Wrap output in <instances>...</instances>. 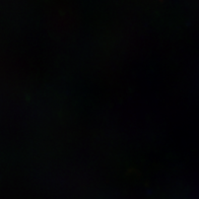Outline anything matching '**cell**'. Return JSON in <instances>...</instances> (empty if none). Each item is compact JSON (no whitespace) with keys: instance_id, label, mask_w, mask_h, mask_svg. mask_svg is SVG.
<instances>
[]
</instances>
